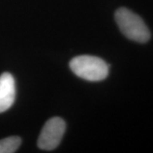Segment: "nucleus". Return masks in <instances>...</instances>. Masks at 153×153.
<instances>
[{"label": "nucleus", "mask_w": 153, "mask_h": 153, "mask_svg": "<svg viewBox=\"0 0 153 153\" xmlns=\"http://www.w3.org/2000/svg\"><path fill=\"white\" fill-rule=\"evenodd\" d=\"M22 144V139L18 136H10L0 140V153L16 152Z\"/></svg>", "instance_id": "nucleus-5"}, {"label": "nucleus", "mask_w": 153, "mask_h": 153, "mask_svg": "<svg viewBox=\"0 0 153 153\" xmlns=\"http://www.w3.org/2000/svg\"><path fill=\"white\" fill-rule=\"evenodd\" d=\"M115 20L126 38L145 44L151 38V32L142 18L127 8H119L115 13Z\"/></svg>", "instance_id": "nucleus-1"}, {"label": "nucleus", "mask_w": 153, "mask_h": 153, "mask_svg": "<svg viewBox=\"0 0 153 153\" xmlns=\"http://www.w3.org/2000/svg\"><path fill=\"white\" fill-rule=\"evenodd\" d=\"M66 131V123L60 117H52L44 124L38 137V147L52 151L60 145Z\"/></svg>", "instance_id": "nucleus-3"}, {"label": "nucleus", "mask_w": 153, "mask_h": 153, "mask_svg": "<svg viewBox=\"0 0 153 153\" xmlns=\"http://www.w3.org/2000/svg\"><path fill=\"white\" fill-rule=\"evenodd\" d=\"M70 68L74 74L84 80L99 82L109 74V66L102 59L92 55H80L70 61Z\"/></svg>", "instance_id": "nucleus-2"}, {"label": "nucleus", "mask_w": 153, "mask_h": 153, "mask_svg": "<svg viewBox=\"0 0 153 153\" xmlns=\"http://www.w3.org/2000/svg\"><path fill=\"white\" fill-rule=\"evenodd\" d=\"M16 82L9 72L0 75V113L9 110L16 100Z\"/></svg>", "instance_id": "nucleus-4"}]
</instances>
